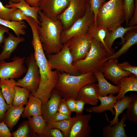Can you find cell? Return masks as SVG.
<instances>
[{"mask_svg": "<svg viewBox=\"0 0 137 137\" xmlns=\"http://www.w3.org/2000/svg\"><path fill=\"white\" fill-rule=\"evenodd\" d=\"M117 59H110L106 63L102 72L105 78L110 80L115 84H119V80L132 74L121 68L118 65Z\"/></svg>", "mask_w": 137, "mask_h": 137, "instance_id": "13", "label": "cell"}, {"mask_svg": "<svg viewBox=\"0 0 137 137\" xmlns=\"http://www.w3.org/2000/svg\"><path fill=\"white\" fill-rule=\"evenodd\" d=\"M78 117V115H76L75 117L70 119L59 122L49 123L46 125L49 127L57 128L60 130L63 134L64 137H68L71 127Z\"/></svg>", "mask_w": 137, "mask_h": 137, "instance_id": "31", "label": "cell"}, {"mask_svg": "<svg viewBox=\"0 0 137 137\" xmlns=\"http://www.w3.org/2000/svg\"><path fill=\"white\" fill-rule=\"evenodd\" d=\"M94 22V15L90 9V4L82 17L76 21L68 29L63 31L60 37L61 43L64 44L77 35L87 33Z\"/></svg>", "mask_w": 137, "mask_h": 137, "instance_id": "9", "label": "cell"}, {"mask_svg": "<svg viewBox=\"0 0 137 137\" xmlns=\"http://www.w3.org/2000/svg\"><path fill=\"white\" fill-rule=\"evenodd\" d=\"M42 105V101L40 98L30 94L21 116L23 118H28L32 116L41 115Z\"/></svg>", "mask_w": 137, "mask_h": 137, "instance_id": "22", "label": "cell"}, {"mask_svg": "<svg viewBox=\"0 0 137 137\" xmlns=\"http://www.w3.org/2000/svg\"><path fill=\"white\" fill-rule=\"evenodd\" d=\"M4 120L0 122V137H11L12 133Z\"/></svg>", "mask_w": 137, "mask_h": 137, "instance_id": "44", "label": "cell"}, {"mask_svg": "<svg viewBox=\"0 0 137 137\" xmlns=\"http://www.w3.org/2000/svg\"><path fill=\"white\" fill-rule=\"evenodd\" d=\"M118 65L122 69L131 73L137 77V67L130 64L128 62L126 61L122 63H118Z\"/></svg>", "mask_w": 137, "mask_h": 137, "instance_id": "42", "label": "cell"}, {"mask_svg": "<svg viewBox=\"0 0 137 137\" xmlns=\"http://www.w3.org/2000/svg\"><path fill=\"white\" fill-rule=\"evenodd\" d=\"M23 0H9V1H11L14 3H18Z\"/></svg>", "mask_w": 137, "mask_h": 137, "instance_id": "51", "label": "cell"}, {"mask_svg": "<svg viewBox=\"0 0 137 137\" xmlns=\"http://www.w3.org/2000/svg\"><path fill=\"white\" fill-rule=\"evenodd\" d=\"M125 42L122 47L116 52L109 56L108 60L117 59L121 56L126 53L133 45L137 43V27L129 30L124 36Z\"/></svg>", "mask_w": 137, "mask_h": 137, "instance_id": "20", "label": "cell"}, {"mask_svg": "<svg viewBox=\"0 0 137 137\" xmlns=\"http://www.w3.org/2000/svg\"><path fill=\"white\" fill-rule=\"evenodd\" d=\"M71 0H41L39 6L47 18L53 21L59 20L68 6Z\"/></svg>", "mask_w": 137, "mask_h": 137, "instance_id": "12", "label": "cell"}, {"mask_svg": "<svg viewBox=\"0 0 137 137\" xmlns=\"http://www.w3.org/2000/svg\"><path fill=\"white\" fill-rule=\"evenodd\" d=\"M24 108V105L15 107L12 104L9 105L4 120L10 130H12L18 122L23 112Z\"/></svg>", "mask_w": 137, "mask_h": 137, "instance_id": "25", "label": "cell"}, {"mask_svg": "<svg viewBox=\"0 0 137 137\" xmlns=\"http://www.w3.org/2000/svg\"><path fill=\"white\" fill-rule=\"evenodd\" d=\"M29 123L37 136L41 137L47 125L46 121L42 115L30 117L28 118Z\"/></svg>", "mask_w": 137, "mask_h": 137, "instance_id": "34", "label": "cell"}, {"mask_svg": "<svg viewBox=\"0 0 137 137\" xmlns=\"http://www.w3.org/2000/svg\"><path fill=\"white\" fill-rule=\"evenodd\" d=\"M9 106L6 102L0 86V122L4 120L5 113Z\"/></svg>", "mask_w": 137, "mask_h": 137, "instance_id": "40", "label": "cell"}, {"mask_svg": "<svg viewBox=\"0 0 137 137\" xmlns=\"http://www.w3.org/2000/svg\"><path fill=\"white\" fill-rule=\"evenodd\" d=\"M124 0H109L99 9L96 26H102L110 31L121 25L125 21Z\"/></svg>", "mask_w": 137, "mask_h": 137, "instance_id": "5", "label": "cell"}, {"mask_svg": "<svg viewBox=\"0 0 137 137\" xmlns=\"http://www.w3.org/2000/svg\"><path fill=\"white\" fill-rule=\"evenodd\" d=\"M131 99V98L130 96H127L121 100L117 101L113 106V108L115 110V116L112 120L109 121L107 115L106 114V120L110 123L111 126H113L118 122L119 121V116L127 108Z\"/></svg>", "mask_w": 137, "mask_h": 137, "instance_id": "30", "label": "cell"}, {"mask_svg": "<svg viewBox=\"0 0 137 137\" xmlns=\"http://www.w3.org/2000/svg\"><path fill=\"white\" fill-rule=\"evenodd\" d=\"M9 28L0 24V45L4 43L6 38L5 34L9 33Z\"/></svg>", "mask_w": 137, "mask_h": 137, "instance_id": "48", "label": "cell"}, {"mask_svg": "<svg viewBox=\"0 0 137 137\" xmlns=\"http://www.w3.org/2000/svg\"><path fill=\"white\" fill-rule=\"evenodd\" d=\"M40 19L38 32L39 38L46 55L59 52L63 44L61 42V34L64 30L59 20L53 21L47 18L40 10L38 12Z\"/></svg>", "mask_w": 137, "mask_h": 137, "instance_id": "2", "label": "cell"}, {"mask_svg": "<svg viewBox=\"0 0 137 137\" xmlns=\"http://www.w3.org/2000/svg\"><path fill=\"white\" fill-rule=\"evenodd\" d=\"M85 104L83 101L77 99L76 100L75 112L76 115H80L82 114L84 109V106Z\"/></svg>", "mask_w": 137, "mask_h": 137, "instance_id": "47", "label": "cell"}, {"mask_svg": "<svg viewBox=\"0 0 137 137\" xmlns=\"http://www.w3.org/2000/svg\"><path fill=\"white\" fill-rule=\"evenodd\" d=\"M30 94V91L27 89L16 85L12 105L18 107L26 105Z\"/></svg>", "mask_w": 137, "mask_h": 137, "instance_id": "29", "label": "cell"}, {"mask_svg": "<svg viewBox=\"0 0 137 137\" xmlns=\"http://www.w3.org/2000/svg\"><path fill=\"white\" fill-rule=\"evenodd\" d=\"M8 33V36L6 38L3 43V50L0 54V61L9 59L12 53L17 49L19 44L25 40L23 37H16L11 33Z\"/></svg>", "mask_w": 137, "mask_h": 137, "instance_id": "18", "label": "cell"}, {"mask_svg": "<svg viewBox=\"0 0 137 137\" xmlns=\"http://www.w3.org/2000/svg\"><path fill=\"white\" fill-rule=\"evenodd\" d=\"M135 0H124L125 12V25L127 26L129 20L133 14L135 8Z\"/></svg>", "mask_w": 137, "mask_h": 137, "instance_id": "36", "label": "cell"}, {"mask_svg": "<svg viewBox=\"0 0 137 137\" xmlns=\"http://www.w3.org/2000/svg\"><path fill=\"white\" fill-rule=\"evenodd\" d=\"M99 88L97 84L92 83L86 84L79 90L77 99L83 101L85 104L95 105L99 102Z\"/></svg>", "mask_w": 137, "mask_h": 137, "instance_id": "16", "label": "cell"}, {"mask_svg": "<svg viewBox=\"0 0 137 137\" xmlns=\"http://www.w3.org/2000/svg\"><path fill=\"white\" fill-rule=\"evenodd\" d=\"M91 48L85 58L73 63L79 74L102 71L111 55L100 42L91 39Z\"/></svg>", "mask_w": 137, "mask_h": 137, "instance_id": "3", "label": "cell"}, {"mask_svg": "<svg viewBox=\"0 0 137 137\" xmlns=\"http://www.w3.org/2000/svg\"><path fill=\"white\" fill-rule=\"evenodd\" d=\"M90 0H71L68 7L59 18L64 30L67 29L85 14Z\"/></svg>", "mask_w": 137, "mask_h": 137, "instance_id": "8", "label": "cell"}, {"mask_svg": "<svg viewBox=\"0 0 137 137\" xmlns=\"http://www.w3.org/2000/svg\"><path fill=\"white\" fill-rule=\"evenodd\" d=\"M25 62L27 68L26 74L23 78L17 80L16 85L27 89L32 94L38 89L41 80L39 68L33 54H30Z\"/></svg>", "mask_w": 137, "mask_h": 137, "instance_id": "7", "label": "cell"}, {"mask_svg": "<svg viewBox=\"0 0 137 137\" xmlns=\"http://www.w3.org/2000/svg\"><path fill=\"white\" fill-rule=\"evenodd\" d=\"M94 73L98 82L99 95L105 96L110 94L114 95L118 94L120 88L117 85H114L109 83L106 79L101 71Z\"/></svg>", "mask_w": 137, "mask_h": 137, "instance_id": "21", "label": "cell"}, {"mask_svg": "<svg viewBox=\"0 0 137 137\" xmlns=\"http://www.w3.org/2000/svg\"><path fill=\"white\" fill-rule=\"evenodd\" d=\"M91 38L87 33L81 34L68 41V47L73 58V63L84 59L91 47Z\"/></svg>", "mask_w": 137, "mask_h": 137, "instance_id": "11", "label": "cell"}, {"mask_svg": "<svg viewBox=\"0 0 137 137\" xmlns=\"http://www.w3.org/2000/svg\"><path fill=\"white\" fill-rule=\"evenodd\" d=\"M16 81L13 79L0 78V86L3 95L8 105L12 104Z\"/></svg>", "mask_w": 137, "mask_h": 137, "instance_id": "27", "label": "cell"}, {"mask_svg": "<svg viewBox=\"0 0 137 137\" xmlns=\"http://www.w3.org/2000/svg\"><path fill=\"white\" fill-rule=\"evenodd\" d=\"M41 137H64V135L60 130L49 127L47 125Z\"/></svg>", "mask_w": 137, "mask_h": 137, "instance_id": "37", "label": "cell"}, {"mask_svg": "<svg viewBox=\"0 0 137 137\" xmlns=\"http://www.w3.org/2000/svg\"><path fill=\"white\" fill-rule=\"evenodd\" d=\"M109 31L106 28L100 26H95L94 23L90 27L87 33L91 39H93L102 44L109 53L112 55L113 54L110 51L105 43L104 39Z\"/></svg>", "mask_w": 137, "mask_h": 137, "instance_id": "28", "label": "cell"}, {"mask_svg": "<svg viewBox=\"0 0 137 137\" xmlns=\"http://www.w3.org/2000/svg\"><path fill=\"white\" fill-rule=\"evenodd\" d=\"M27 17L21 9L18 8L12 12L10 15L11 20L16 22L26 20Z\"/></svg>", "mask_w": 137, "mask_h": 137, "instance_id": "41", "label": "cell"}, {"mask_svg": "<svg viewBox=\"0 0 137 137\" xmlns=\"http://www.w3.org/2000/svg\"><path fill=\"white\" fill-rule=\"evenodd\" d=\"M137 27V25L125 27L120 25L109 31V33L104 39L105 43L108 49L113 54L115 53L114 50L112 47L115 40L117 38H121L122 45L125 42L124 36L126 33L129 30Z\"/></svg>", "mask_w": 137, "mask_h": 137, "instance_id": "17", "label": "cell"}, {"mask_svg": "<svg viewBox=\"0 0 137 137\" xmlns=\"http://www.w3.org/2000/svg\"><path fill=\"white\" fill-rule=\"evenodd\" d=\"M0 24L12 30L17 37L26 33L27 26L24 21L16 22L8 21L0 18Z\"/></svg>", "mask_w": 137, "mask_h": 137, "instance_id": "32", "label": "cell"}, {"mask_svg": "<svg viewBox=\"0 0 137 137\" xmlns=\"http://www.w3.org/2000/svg\"><path fill=\"white\" fill-rule=\"evenodd\" d=\"M113 95L112 94H109L108 96H102L99 95L98 99L101 102L100 105L87 108L86 111L89 112L101 113L105 111L109 110L112 115H114L115 111L113 107L117 100L116 96Z\"/></svg>", "mask_w": 137, "mask_h": 137, "instance_id": "19", "label": "cell"}, {"mask_svg": "<svg viewBox=\"0 0 137 137\" xmlns=\"http://www.w3.org/2000/svg\"><path fill=\"white\" fill-rule=\"evenodd\" d=\"M78 115L77 118L71 127L68 137H90L91 128L89 124L91 114Z\"/></svg>", "mask_w": 137, "mask_h": 137, "instance_id": "14", "label": "cell"}, {"mask_svg": "<svg viewBox=\"0 0 137 137\" xmlns=\"http://www.w3.org/2000/svg\"><path fill=\"white\" fill-rule=\"evenodd\" d=\"M68 41L56 54L46 55L51 68L73 75H79L74 66L73 58L68 47Z\"/></svg>", "mask_w": 137, "mask_h": 137, "instance_id": "6", "label": "cell"}, {"mask_svg": "<svg viewBox=\"0 0 137 137\" xmlns=\"http://www.w3.org/2000/svg\"><path fill=\"white\" fill-rule=\"evenodd\" d=\"M17 9L14 7L7 8L0 1V18L6 20L11 21L10 18V14Z\"/></svg>", "mask_w": 137, "mask_h": 137, "instance_id": "39", "label": "cell"}, {"mask_svg": "<svg viewBox=\"0 0 137 137\" xmlns=\"http://www.w3.org/2000/svg\"><path fill=\"white\" fill-rule=\"evenodd\" d=\"M135 8L134 12L131 19L129 20L127 26H133L137 24V0H134Z\"/></svg>", "mask_w": 137, "mask_h": 137, "instance_id": "46", "label": "cell"}, {"mask_svg": "<svg viewBox=\"0 0 137 137\" xmlns=\"http://www.w3.org/2000/svg\"><path fill=\"white\" fill-rule=\"evenodd\" d=\"M76 100L73 98L66 100L67 105L72 112H75Z\"/></svg>", "mask_w": 137, "mask_h": 137, "instance_id": "49", "label": "cell"}, {"mask_svg": "<svg viewBox=\"0 0 137 137\" xmlns=\"http://www.w3.org/2000/svg\"><path fill=\"white\" fill-rule=\"evenodd\" d=\"M62 98L60 93L54 89L48 100L45 104L42 105L41 115L46 121V124L58 112L59 105Z\"/></svg>", "mask_w": 137, "mask_h": 137, "instance_id": "15", "label": "cell"}, {"mask_svg": "<svg viewBox=\"0 0 137 137\" xmlns=\"http://www.w3.org/2000/svg\"><path fill=\"white\" fill-rule=\"evenodd\" d=\"M5 6L7 8L14 7L20 9L26 15L32 17L39 25L40 24V21L39 20L38 12L40 9L39 6H31L27 3L25 0L22 1L18 3H14L9 1L8 4Z\"/></svg>", "mask_w": 137, "mask_h": 137, "instance_id": "26", "label": "cell"}, {"mask_svg": "<svg viewBox=\"0 0 137 137\" xmlns=\"http://www.w3.org/2000/svg\"><path fill=\"white\" fill-rule=\"evenodd\" d=\"M97 81L94 73L90 72L78 75H73L59 72V80L55 89L66 100H77L78 92L83 86Z\"/></svg>", "mask_w": 137, "mask_h": 137, "instance_id": "4", "label": "cell"}, {"mask_svg": "<svg viewBox=\"0 0 137 137\" xmlns=\"http://www.w3.org/2000/svg\"><path fill=\"white\" fill-rule=\"evenodd\" d=\"M41 0H25V2L32 7L39 6V3Z\"/></svg>", "mask_w": 137, "mask_h": 137, "instance_id": "50", "label": "cell"}, {"mask_svg": "<svg viewBox=\"0 0 137 137\" xmlns=\"http://www.w3.org/2000/svg\"><path fill=\"white\" fill-rule=\"evenodd\" d=\"M31 28L32 35L31 44L41 77L38 89L36 92L31 94L40 98L43 105L48 100L52 91L58 82L59 72L56 70L53 71L50 67L39 38L38 27L34 25Z\"/></svg>", "mask_w": 137, "mask_h": 137, "instance_id": "1", "label": "cell"}, {"mask_svg": "<svg viewBox=\"0 0 137 137\" xmlns=\"http://www.w3.org/2000/svg\"><path fill=\"white\" fill-rule=\"evenodd\" d=\"M11 133L12 137H36L37 136L28 121H23L19 125L17 130Z\"/></svg>", "mask_w": 137, "mask_h": 137, "instance_id": "33", "label": "cell"}, {"mask_svg": "<svg viewBox=\"0 0 137 137\" xmlns=\"http://www.w3.org/2000/svg\"><path fill=\"white\" fill-rule=\"evenodd\" d=\"M131 101L127 107L125 114L126 120L137 124V95L131 93L130 96Z\"/></svg>", "mask_w": 137, "mask_h": 137, "instance_id": "35", "label": "cell"}, {"mask_svg": "<svg viewBox=\"0 0 137 137\" xmlns=\"http://www.w3.org/2000/svg\"><path fill=\"white\" fill-rule=\"evenodd\" d=\"M106 0H90V8L94 15V25L96 26V19L99 8Z\"/></svg>", "mask_w": 137, "mask_h": 137, "instance_id": "38", "label": "cell"}, {"mask_svg": "<svg viewBox=\"0 0 137 137\" xmlns=\"http://www.w3.org/2000/svg\"><path fill=\"white\" fill-rule=\"evenodd\" d=\"M58 111L59 112L71 116L72 112L68 108L64 98H62L59 105Z\"/></svg>", "mask_w": 137, "mask_h": 137, "instance_id": "43", "label": "cell"}, {"mask_svg": "<svg viewBox=\"0 0 137 137\" xmlns=\"http://www.w3.org/2000/svg\"><path fill=\"white\" fill-rule=\"evenodd\" d=\"M126 120L125 114L119 121L113 126L110 124L104 126L102 130L104 137H127L125 131L124 123Z\"/></svg>", "mask_w": 137, "mask_h": 137, "instance_id": "24", "label": "cell"}, {"mask_svg": "<svg viewBox=\"0 0 137 137\" xmlns=\"http://www.w3.org/2000/svg\"><path fill=\"white\" fill-rule=\"evenodd\" d=\"M119 84L117 85L120 88L116 96L117 101L121 99L125 94L130 91H137V77L132 74L122 78L119 80Z\"/></svg>", "mask_w": 137, "mask_h": 137, "instance_id": "23", "label": "cell"}, {"mask_svg": "<svg viewBox=\"0 0 137 137\" xmlns=\"http://www.w3.org/2000/svg\"><path fill=\"white\" fill-rule=\"evenodd\" d=\"M25 57L15 55L12 61L7 62L5 60L0 61V78L18 79L26 73L27 68L24 65Z\"/></svg>", "mask_w": 137, "mask_h": 137, "instance_id": "10", "label": "cell"}, {"mask_svg": "<svg viewBox=\"0 0 137 137\" xmlns=\"http://www.w3.org/2000/svg\"><path fill=\"white\" fill-rule=\"evenodd\" d=\"M72 117L57 112L46 124L49 123L59 122L64 120L69 119Z\"/></svg>", "mask_w": 137, "mask_h": 137, "instance_id": "45", "label": "cell"}]
</instances>
